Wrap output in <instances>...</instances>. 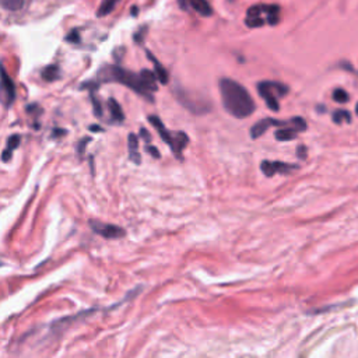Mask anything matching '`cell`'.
<instances>
[{"instance_id":"obj_21","label":"cell","mask_w":358,"mask_h":358,"mask_svg":"<svg viewBox=\"0 0 358 358\" xmlns=\"http://www.w3.org/2000/svg\"><path fill=\"white\" fill-rule=\"evenodd\" d=\"M333 99L339 102V104H346V102H349V99H350V95H349V92L343 90V88H336L335 91H333Z\"/></svg>"},{"instance_id":"obj_10","label":"cell","mask_w":358,"mask_h":358,"mask_svg":"<svg viewBox=\"0 0 358 358\" xmlns=\"http://www.w3.org/2000/svg\"><path fill=\"white\" fill-rule=\"evenodd\" d=\"M272 125L281 126V125H286V123H284V122H280V120H274V119L260 120V122H258L256 125H253L252 129H251V136H252V139H258V137H260V136L269 129V126H272Z\"/></svg>"},{"instance_id":"obj_13","label":"cell","mask_w":358,"mask_h":358,"mask_svg":"<svg viewBox=\"0 0 358 358\" xmlns=\"http://www.w3.org/2000/svg\"><path fill=\"white\" fill-rule=\"evenodd\" d=\"M147 55H148V59H150V60L153 62V64H154L157 78L160 80V83H161V84H167V83H168V73H167V70L162 67V64L160 63V62H158V60H157V59H155V57L153 56V55H151L148 50H147Z\"/></svg>"},{"instance_id":"obj_24","label":"cell","mask_w":358,"mask_h":358,"mask_svg":"<svg viewBox=\"0 0 358 358\" xmlns=\"http://www.w3.org/2000/svg\"><path fill=\"white\" fill-rule=\"evenodd\" d=\"M91 140V139H88V137H85V139H83L81 140V143L78 144V147H77V151H78V154L80 155H83V153H84V148H85V144L88 143V141Z\"/></svg>"},{"instance_id":"obj_23","label":"cell","mask_w":358,"mask_h":358,"mask_svg":"<svg viewBox=\"0 0 358 358\" xmlns=\"http://www.w3.org/2000/svg\"><path fill=\"white\" fill-rule=\"evenodd\" d=\"M91 99H92V106H94V113H95V116H102V106H101V102H99L98 99L95 95H91Z\"/></svg>"},{"instance_id":"obj_25","label":"cell","mask_w":358,"mask_h":358,"mask_svg":"<svg viewBox=\"0 0 358 358\" xmlns=\"http://www.w3.org/2000/svg\"><path fill=\"white\" fill-rule=\"evenodd\" d=\"M297 154H298L300 158L305 160L307 158V147L305 146H300V147L297 148Z\"/></svg>"},{"instance_id":"obj_6","label":"cell","mask_w":358,"mask_h":358,"mask_svg":"<svg viewBox=\"0 0 358 358\" xmlns=\"http://www.w3.org/2000/svg\"><path fill=\"white\" fill-rule=\"evenodd\" d=\"M92 231L95 234H98L101 237L108 239H118L125 237V230L122 227L113 224H105V223H101V221H90Z\"/></svg>"},{"instance_id":"obj_8","label":"cell","mask_w":358,"mask_h":358,"mask_svg":"<svg viewBox=\"0 0 358 358\" xmlns=\"http://www.w3.org/2000/svg\"><path fill=\"white\" fill-rule=\"evenodd\" d=\"M1 88H3V95H4V105L10 106L15 99V87L13 80L8 77L7 71L4 67H1Z\"/></svg>"},{"instance_id":"obj_16","label":"cell","mask_w":358,"mask_h":358,"mask_svg":"<svg viewBox=\"0 0 358 358\" xmlns=\"http://www.w3.org/2000/svg\"><path fill=\"white\" fill-rule=\"evenodd\" d=\"M118 3H119V0H102V3L99 4L98 11H97V15L105 17V15L111 14Z\"/></svg>"},{"instance_id":"obj_5","label":"cell","mask_w":358,"mask_h":358,"mask_svg":"<svg viewBox=\"0 0 358 358\" xmlns=\"http://www.w3.org/2000/svg\"><path fill=\"white\" fill-rule=\"evenodd\" d=\"M258 91H259L260 97L266 101V105L272 111L277 112L280 109L279 98L287 95L288 87L281 83H277V81H262L258 84Z\"/></svg>"},{"instance_id":"obj_29","label":"cell","mask_w":358,"mask_h":358,"mask_svg":"<svg viewBox=\"0 0 358 358\" xmlns=\"http://www.w3.org/2000/svg\"><path fill=\"white\" fill-rule=\"evenodd\" d=\"M356 113L358 115V102H357V105H356Z\"/></svg>"},{"instance_id":"obj_9","label":"cell","mask_w":358,"mask_h":358,"mask_svg":"<svg viewBox=\"0 0 358 358\" xmlns=\"http://www.w3.org/2000/svg\"><path fill=\"white\" fill-rule=\"evenodd\" d=\"M179 3L183 8H193L196 13L203 17H210L213 14V8L207 0H179Z\"/></svg>"},{"instance_id":"obj_12","label":"cell","mask_w":358,"mask_h":358,"mask_svg":"<svg viewBox=\"0 0 358 358\" xmlns=\"http://www.w3.org/2000/svg\"><path fill=\"white\" fill-rule=\"evenodd\" d=\"M108 108H109V112H111V116H112V119L115 122H123L125 120V113L122 111V108L120 105L118 104V101L113 98H109L108 99Z\"/></svg>"},{"instance_id":"obj_22","label":"cell","mask_w":358,"mask_h":358,"mask_svg":"<svg viewBox=\"0 0 358 358\" xmlns=\"http://www.w3.org/2000/svg\"><path fill=\"white\" fill-rule=\"evenodd\" d=\"M290 123H291V125H293V127H294L295 130H298V132H305V130H307V127H308L307 126V122L302 119V118H300V116H295V118H293Z\"/></svg>"},{"instance_id":"obj_1","label":"cell","mask_w":358,"mask_h":358,"mask_svg":"<svg viewBox=\"0 0 358 358\" xmlns=\"http://www.w3.org/2000/svg\"><path fill=\"white\" fill-rule=\"evenodd\" d=\"M220 94L223 99L225 111L234 118L244 119L255 112V102L251 94L246 91L244 85H241L231 78L220 80Z\"/></svg>"},{"instance_id":"obj_28","label":"cell","mask_w":358,"mask_h":358,"mask_svg":"<svg viewBox=\"0 0 358 358\" xmlns=\"http://www.w3.org/2000/svg\"><path fill=\"white\" fill-rule=\"evenodd\" d=\"M140 133H141V137H143V139H144V140H146V141H150V140H151V137H150V133H148V132H147V130H146V129H141Z\"/></svg>"},{"instance_id":"obj_14","label":"cell","mask_w":358,"mask_h":358,"mask_svg":"<svg viewBox=\"0 0 358 358\" xmlns=\"http://www.w3.org/2000/svg\"><path fill=\"white\" fill-rule=\"evenodd\" d=\"M20 146V136L18 134H14V136H11V137H8L7 140V147L6 150L3 151V155H1V158H3V161L7 162L10 158H11V154H13V150Z\"/></svg>"},{"instance_id":"obj_3","label":"cell","mask_w":358,"mask_h":358,"mask_svg":"<svg viewBox=\"0 0 358 358\" xmlns=\"http://www.w3.org/2000/svg\"><path fill=\"white\" fill-rule=\"evenodd\" d=\"M280 7L276 4H256L248 10L245 24L251 28H258L265 24L276 25L279 22Z\"/></svg>"},{"instance_id":"obj_20","label":"cell","mask_w":358,"mask_h":358,"mask_svg":"<svg viewBox=\"0 0 358 358\" xmlns=\"http://www.w3.org/2000/svg\"><path fill=\"white\" fill-rule=\"evenodd\" d=\"M343 120H346L347 123H350L351 122L350 112H347V111H344V109H337L336 112L333 113V122L337 123V125H340Z\"/></svg>"},{"instance_id":"obj_27","label":"cell","mask_w":358,"mask_h":358,"mask_svg":"<svg viewBox=\"0 0 358 358\" xmlns=\"http://www.w3.org/2000/svg\"><path fill=\"white\" fill-rule=\"evenodd\" d=\"M147 151L150 153V154L153 155L154 158H160V153H158V150H157L155 147H153V146H148Z\"/></svg>"},{"instance_id":"obj_4","label":"cell","mask_w":358,"mask_h":358,"mask_svg":"<svg viewBox=\"0 0 358 358\" xmlns=\"http://www.w3.org/2000/svg\"><path fill=\"white\" fill-rule=\"evenodd\" d=\"M148 120H150V123L157 129V132L160 133L162 140L165 141L167 144H169V147L172 148L174 154H175L178 158H181V157H182L183 148L186 147V144L189 143V137L183 133V132H178V133H171V132H168L158 116H150Z\"/></svg>"},{"instance_id":"obj_17","label":"cell","mask_w":358,"mask_h":358,"mask_svg":"<svg viewBox=\"0 0 358 358\" xmlns=\"http://www.w3.org/2000/svg\"><path fill=\"white\" fill-rule=\"evenodd\" d=\"M297 133H298V130H295L294 127H286V129H279L274 136H276V139L280 141H290V140H294L295 137H297Z\"/></svg>"},{"instance_id":"obj_15","label":"cell","mask_w":358,"mask_h":358,"mask_svg":"<svg viewBox=\"0 0 358 358\" xmlns=\"http://www.w3.org/2000/svg\"><path fill=\"white\" fill-rule=\"evenodd\" d=\"M140 76L143 78V81H144V84L147 85V88L150 90L151 92L157 91V74H154L153 71L150 70H141L140 71Z\"/></svg>"},{"instance_id":"obj_11","label":"cell","mask_w":358,"mask_h":358,"mask_svg":"<svg viewBox=\"0 0 358 358\" xmlns=\"http://www.w3.org/2000/svg\"><path fill=\"white\" fill-rule=\"evenodd\" d=\"M127 144H129V155H130V160L136 162V164H140L141 157L140 154H139V139H137V136L134 133L129 134Z\"/></svg>"},{"instance_id":"obj_7","label":"cell","mask_w":358,"mask_h":358,"mask_svg":"<svg viewBox=\"0 0 358 358\" xmlns=\"http://www.w3.org/2000/svg\"><path fill=\"white\" fill-rule=\"evenodd\" d=\"M260 169L262 172L265 174L266 176H273L274 174L280 172V174H290L291 171L294 169H298L297 165H290V164H286V162L281 161H265L260 164Z\"/></svg>"},{"instance_id":"obj_18","label":"cell","mask_w":358,"mask_h":358,"mask_svg":"<svg viewBox=\"0 0 358 358\" xmlns=\"http://www.w3.org/2000/svg\"><path fill=\"white\" fill-rule=\"evenodd\" d=\"M42 78L46 81H55L60 78V69L55 66V64H50L48 67H45V70L42 71Z\"/></svg>"},{"instance_id":"obj_2","label":"cell","mask_w":358,"mask_h":358,"mask_svg":"<svg viewBox=\"0 0 358 358\" xmlns=\"http://www.w3.org/2000/svg\"><path fill=\"white\" fill-rule=\"evenodd\" d=\"M106 71L109 73L108 76V80H112V81H118L120 84L126 85L129 88H132L133 91H136L137 94H140L143 97H146L150 101H153V95H151V91L147 88V85L144 84L143 78H141L140 73L136 74L133 71H129L123 67H116V66H112V67H108Z\"/></svg>"},{"instance_id":"obj_19","label":"cell","mask_w":358,"mask_h":358,"mask_svg":"<svg viewBox=\"0 0 358 358\" xmlns=\"http://www.w3.org/2000/svg\"><path fill=\"white\" fill-rule=\"evenodd\" d=\"M1 7L8 11H18L24 6V0H0Z\"/></svg>"},{"instance_id":"obj_26","label":"cell","mask_w":358,"mask_h":358,"mask_svg":"<svg viewBox=\"0 0 358 358\" xmlns=\"http://www.w3.org/2000/svg\"><path fill=\"white\" fill-rule=\"evenodd\" d=\"M66 39H67V41H70V42L77 43L78 41H80V36H78L77 31H73V32H71V35L67 36V38H66Z\"/></svg>"}]
</instances>
